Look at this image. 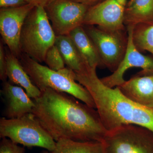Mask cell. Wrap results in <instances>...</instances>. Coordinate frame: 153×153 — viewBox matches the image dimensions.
I'll return each mask as SVG.
<instances>
[{
  "instance_id": "6da1fadb",
  "label": "cell",
  "mask_w": 153,
  "mask_h": 153,
  "mask_svg": "<svg viewBox=\"0 0 153 153\" xmlns=\"http://www.w3.org/2000/svg\"><path fill=\"white\" fill-rule=\"evenodd\" d=\"M31 113L55 141L62 138L102 142L106 130L97 110L73 96L47 88L33 99Z\"/></svg>"
},
{
  "instance_id": "7a4b0ae2",
  "label": "cell",
  "mask_w": 153,
  "mask_h": 153,
  "mask_svg": "<svg viewBox=\"0 0 153 153\" xmlns=\"http://www.w3.org/2000/svg\"><path fill=\"white\" fill-rule=\"evenodd\" d=\"M95 67L75 73V79L92 96L102 123L107 131L124 125L143 127L153 132V108L141 105L126 97L117 87L105 85Z\"/></svg>"
},
{
  "instance_id": "3957f363",
  "label": "cell",
  "mask_w": 153,
  "mask_h": 153,
  "mask_svg": "<svg viewBox=\"0 0 153 153\" xmlns=\"http://www.w3.org/2000/svg\"><path fill=\"white\" fill-rule=\"evenodd\" d=\"M19 59L33 83L41 91L49 88L68 94L96 108L92 96L84 86L76 82L75 73L70 68L65 67L55 71L25 54H22Z\"/></svg>"
},
{
  "instance_id": "277c9868",
  "label": "cell",
  "mask_w": 153,
  "mask_h": 153,
  "mask_svg": "<svg viewBox=\"0 0 153 153\" xmlns=\"http://www.w3.org/2000/svg\"><path fill=\"white\" fill-rule=\"evenodd\" d=\"M56 36L44 7L36 6L25 20L20 38V49L39 63L44 62L47 51L55 44Z\"/></svg>"
},
{
  "instance_id": "5b68a950",
  "label": "cell",
  "mask_w": 153,
  "mask_h": 153,
  "mask_svg": "<svg viewBox=\"0 0 153 153\" xmlns=\"http://www.w3.org/2000/svg\"><path fill=\"white\" fill-rule=\"evenodd\" d=\"M0 137L25 146L38 147L50 152L56 146V142L32 113L16 118H1Z\"/></svg>"
},
{
  "instance_id": "8992f818",
  "label": "cell",
  "mask_w": 153,
  "mask_h": 153,
  "mask_svg": "<svg viewBox=\"0 0 153 153\" xmlns=\"http://www.w3.org/2000/svg\"><path fill=\"white\" fill-rule=\"evenodd\" d=\"M105 153H153V132L135 125L108 131L102 141Z\"/></svg>"
},
{
  "instance_id": "52a82bcc",
  "label": "cell",
  "mask_w": 153,
  "mask_h": 153,
  "mask_svg": "<svg viewBox=\"0 0 153 153\" xmlns=\"http://www.w3.org/2000/svg\"><path fill=\"white\" fill-rule=\"evenodd\" d=\"M83 27L96 47L102 65L114 72L125 55L128 41L127 31H109L94 26Z\"/></svg>"
},
{
  "instance_id": "ba28073f",
  "label": "cell",
  "mask_w": 153,
  "mask_h": 153,
  "mask_svg": "<svg viewBox=\"0 0 153 153\" xmlns=\"http://www.w3.org/2000/svg\"><path fill=\"white\" fill-rule=\"evenodd\" d=\"M90 7L70 0H52L44 8L56 36H68L82 26Z\"/></svg>"
},
{
  "instance_id": "9c48e42d",
  "label": "cell",
  "mask_w": 153,
  "mask_h": 153,
  "mask_svg": "<svg viewBox=\"0 0 153 153\" xmlns=\"http://www.w3.org/2000/svg\"><path fill=\"white\" fill-rule=\"evenodd\" d=\"M127 0H102L91 6L82 26H97L109 31L124 30V16Z\"/></svg>"
},
{
  "instance_id": "30bf717a",
  "label": "cell",
  "mask_w": 153,
  "mask_h": 153,
  "mask_svg": "<svg viewBox=\"0 0 153 153\" xmlns=\"http://www.w3.org/2000/svg\"><path fill=\"white\" fill-rule=\"evenodd\" d=\"M134 26L127 27L128 41L125 55L123 59L112 74L100 80L108 87L115 88L120 86L126 81L124 75L129 68L137 67L142 69L137 74L138 75L153 74V58L141 53L135 46L133 41L132 33Z\"/></svg>"
},
{
  "instance_id": "8fae6325",
  "label": "cell",
  "mask_w": 153,
  "mask_h": 153,
  "mask_svg": "<svg viewBox=\"0 0 153 153\" xmlns=\"http://www.w3.org/2000/svg\"><path fill=\"white\" fill-rule=\"evenodd\" d=\"M36 6L25 5L0 10V33L3 41L12 54L19 58L22 55L20 38L22 28L29 14Z\"/></svg>"
},
{
  "instance_id": "7c38bea8",
  "label": "cell",
  "mask_w": 153,
  "mask_h": 153,
  "mask_svg": "<svg viewBox=\"0 0 153 153\" xmlns=\"http://www.w3.org/2000/svg\"><path fill=\"white\" fill-rule=\"evenodd\" d=\"M1 92L6 102V118H16L32 113L35 103L24 88L5 81Z\"/></svg>"
},
{
  "instance_id": "4fadbf2b",
  "label": "cell",
  "mask_w": 153,
  "mask_h": 153,
  "mask_svg": "<svg viewBox=\"0 0 153 153\" xmlns=\"http://www.w3.org/2000/svg\"><path fill=\"white\" fill-rule=\"evenodd\" d=\"M117 87L125 96L132 101L153 108V74H136Z\"/></svg>"
},
{
  "instance_id": "5bb4252c",
  "label": "cell",
  "mask_w": 153,
  "mask_h": 153,
  "mask_svg": "<svg viewBox=\"0 0 153 153\" xmlns=\"http://www.w3.org/2000/svg\"><path fill=\"white\" fill-rule=\"evenodd\" d=\"M5 51L7 76L10 82L24 88L33 99L38 98L41 95V90L33 83L19 58L12 54L7 48L5 49Z\"/></svg>"
},
{
  "instance_id": "9a60e30c",
  "label": "cell",
  "mask_w": 153,
  "mask_h": 153,
  "mask_svg": "<svg viewBox=\"0 0 153 153\" xmlns=\"http://www.w3.org/2000/svg\"><path fill=\"white\" fill-rule=\"evenodd\" d=\"M68 36L88 66L95 68L102 66L96 47L82 25L72 30Z\"/></svg>"
},
{
  "instance_id": "2e32d148",
  "label": "cell",
  "mask_w": 153,
  "mask_h": 153,
  "mask_svg": "<svg viewBox=\"0 0 153 153\" xmlns=\"http://www.w3.org/2000/svg\"><path fill=\"white\" fill-rule=\"evenodd\" d=\"M153 25V0H129L126 6L124 25Z\"/></svg>"
},
{
  "instance_id": "e0dca14e",
  "label": "cell",
  "mask_w": 153,
  "mask_h": 153,
  "mask_svg": "<svg viewBox=\"0 0 153 153\" xmlns=\"http://www.w3.org/2000/svg\"><path fill=\"white\" fill-rule=\"evenodd\" d=\"M55 45L62 55L67 67L75 73L83 72L89 67L82 58L68 35L56 36Z\"/></svg>"
},
{
  "instance_id": "ac0fdd59",
  "label": "cell",
  "mask_w": 153,
  "mask_h": 153,
  "mask_svg": "<svg viewBox=\"0 0 153 153\" xmlns=\"http://www.w3.org/2000/svg\"><path fill=\"white\" fill-rule=\"evenodd\" d=\"M56 142L52 151L42 153H105L104 145L101 142L79 141L62 138Z\"/></svg>"
},
{
  "instance_id": "d6986e66",
  "label": "cell",
  "mask_w": 153,
  "mask_h": 153,
  "mask_svg": "<svg viewBox=\"0 0 153 153\" xmlns=\"http://www.w3.org/2000/svg\"><path fill=\"white\" fill-rule=\"evenodd\" d=\"M133 41L140 52L146 51L153 55V25H138L133 30Z\"/></svg>"
},
{
  "instance_id": "ffe728a7",
  "label": "cell",
  "mask_w": 153,
  "mask_h": 153,
  "mask_svg": "<svg viewBox=\"0 0 153 153\" xmlns=\"http://www.w3.org/2000/svg\"><path fill=\"white\" fill-rule=\"evenodd\" d=\"M44 62L48 67L55 71H58L65 67L62 55L55 44L47 51Z\"/></svg>"
},
{
  "instance_id": "44dd1931",
  "label": "cell",
  "mask_w": 153,
  "mask_h": 153,
  "mask_svg": "<svg viewBox=\"0 0 153 153\" xmlns=\"http://www.w3.org/2000/svg\"><path fill=\"white\" fill-rule=\"evenodd\" d=\"M0 143V153H25V148L7 138H2Z\"/></svg>"
},
{
  "instance_id": "7402d4cb",
  "label": "cell",
  "mask_w": 153,
  "mask_h": 153,
  "mask_svg": "<svg viewBox=\"0 0 153 153\" xmlns=\"http://www.w3.org/2000/svg\"><path fill=\"white\" fill-rule=\"evenodd\" d=\"M7 78V62L5 49L4 48L1 41L0 44V79L4 82L6 81Z\"/></svg>"
},
{
  "instance_id": "603a6c76",
  "label": "cell",
  "mask_w": 153,
  "mask_h": 153,
  "mask_svg": "<svg viewBox=\"0 0 153 153\" xmlns=\"http://www.w3.org/2000/svg\"><path fill=\"white\" fill-rule=\"evenodd\" d=\"M27 4L26 0H0L1 9L18 7Z\"/></svg>"
},
{
  "instance_id": "cb8c5ba5",
  "label": "cell",
  "mask_w": 153,
  "mask_h": 153,
  "mask_svg": "<svg viewBox=\"0 0 153 153\" xmlns=\"http://www.w3.org/2000/svg\"><path fill=\"white\" fill-rule=\"evenodd\" d=\"M52 0H26L27 4H32L35 6L44 7L46 6L51 2Z\"/></svg>"
},
{
  "instance_id": "d4e9b609",
  "label": "cell",
  "mask_w": 153,
  "mask_h": 153,
  "mask_svg": "<svg viewBox=\"0 0 153 153\" xmlns=\"http://www.w3.org/2000/svg\"><path fill=\"white\" fill-rule=\"evenodd\" d=\"M70 1L91 6L97 4L99 1H102V0H70Z\"/></svg>"
}]
</instances>
